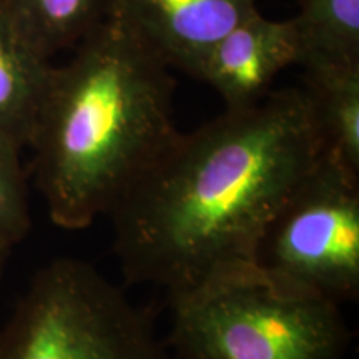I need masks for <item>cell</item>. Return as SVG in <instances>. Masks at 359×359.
Instances as JSON below:
<instances>
[{
    "label": "cell",
    "mask_w": 359,
    "mask_h": 359,
    "mask_svg": "<svg viewBox=\"0 0 359 359\" xmlns=\"http://www.w3.org/2000/svg\"><path fill=\"white\" fill-rule=\"evenodd\" d=\"M293 24L302 60L359 62V0H299Z\"/></svg>",
    "instance_id": "obj_11"
},
{
    "label": "cell",
    "mask_w": 359,
    "mask_h": 359,
    "mask_svg": "<svg viewBox=\"0 0 359 359\" xmlns=\"http://www.w3.org/2000/svg\"><path fill=\"white\" fill-rule=\"evenodd\" d=\"M22 147L0 132V243L12 248L30 228Z\"/></svg>",
    "instance_id": "obj_12"
},
{
    "label": "cell",
    "mask_w": 359,
    "mask_h": 359,
    "mask_svg": "<svg viewBox=\"0 0 359 359\" xmlns=\"http://www.w3.org/2000/svg\"><path fill=\"white\" fill-rule=\"evenodd\" d=\"M53 67L29 147L52 223L88 228L177 138L161 58L110 17Z\"/></svg>",
    "instance_id": "obj_2"
},
{
    "label": "cell",
    "mask_w": 359,
    "mask_h": 359,
    "mask_svg": "<svg viewBox=\"0 0 359 359\" xmlns=\"http://www.w3.org/2000/svg\"><path fill=\"white\" fill-rule=\"evenodd\" d=\"M19 32L48 60L107 19L110 0H4Z\"/></svg>",
    "instance_id": "obj_10"
},
{
    "label": "cell",
    "mask_w": 359,
    "mask_h": 359,
    "mask_svg": "<svg viewBox=\"0 0 359 359\" xmlns=\"http://www.w3.org/2000/svg\"><path fill=\"white\" fill-rule=\"evenodd\" d=\"M302 67L321 154L359 177V62H308Z\"/></svg>",
    "instance_id": "obj_8"
},
{
    "label": "cell",
    "mask_w": 359,
    "mask_h": 359,
    "mask_svg": "<svg viewBox=\"0 0 359 359\" xmlns=\"http://www.w3.org/2000/svg\"><path fill=\"white\" fill-rule=\"evenodd\" d=\"M320 156L303 87L271 90L178 133L107 215L123 275L173 294L251 263L269 219Z\"/></svg>",
    "instance_id": "obj_1"
},
{
    "label": "cell",
    "mask_w": 359,
    "mask_h": 359,
    "mask_svg": "<svg viewBox=\"0 0 359 359\" xmlns=\"http://www.w3.org/2000/svg\"><path fill=\"white\" fill-rule=\"evenodd\" d=\"M53 65L19 32L0 0V132L29 147Z\"/></svg>",
    "instance_id": "obj_9"
},
{
    "label": "cell",
    "mask_w": 359,
    "mask_h": 359,
    "mask_svg": "<svg viewBox=\"0 0 359 359\" xmlns=\"http://www.w3.org/2000/svg\"><path fill=\"white\" fill-rule=\"evenodd\" d=\"M299 60L293 20H269L255 8L208 52L195 77L210 85L226 109H243L263 100L278 75Z\"/></svg>",
    "instance_id": "obj_7"
},
{
    "label": "cell",
    "mask_w": 359,
    "mask_h": 359,
    "mask_svg": "<svg viewBox=\"0 0 359 359\" xmlns=\"http://www.w3.org/2000/svg\"><path fill=\"white\" fill-rule=\"evenodd\" d=\"M255 8V0H110L107 17L195 77L208 52Z\"/></svg>",
    "instance_id": "obj_6"
},
{
    "label": "cell",
    "mask_w": 359,
    "mask_h": 359,
    "mask_svg": "<svg viewBox=\"0 0 359 359\" xmlns=\"http://www.w3.org/2000/svg\"><path fill=\"white\" fill-rule=\"evenodd\" d=\"M0 359H170L148 313L82 259L40 269L0 331Z\"/></svg>",
    "instance_id": "obj_4"
},
{
    "label": "cell",
    "mask_w": 359,
    "mask_h": 359,
    "mask_svg": "<svg viewBox=\"0 0 359 359\" xmlns=\"http://www.w3.org/2000/svg\"><path fill=\"white\" fill-rule=\"evenodd\" d=\"M168 296L180 359H344L351 343L341 304L253 263Z\"/></svg>",
    "instance_id": "obj_3"
},
{
    "label": "cell",
    "mask_w": 359,
    "mask_h": 359,
    "mask_svg": "<svg viewBox=\"0 0 359 359\" xmlns=\"http://www.w3.org/2000/svg\"><path fill=\"white\" fill-rule=\"evenodd\" d=\"M253 264L343 304L359 296V177L321 154L273 215Z\"/></svg>",
    "instance_id": "obj_5"
},
{
    "label": "cell",
    "mask_w": 359,
    "mask_h": 359,
    "mask_svg": "<svg viewBox=\"0 0 359 359\" xmlns=\"http://www.w3.org/2000/svg\"><path fill=\"white\" fill-rule=\"evenodd\" d=\"M8 250H11V248H8V246H6V245L0 243V271H2L4 263H6V259H7Z\"/></svg>",
    "instance_id": "obj_13"
}]
</instances>
